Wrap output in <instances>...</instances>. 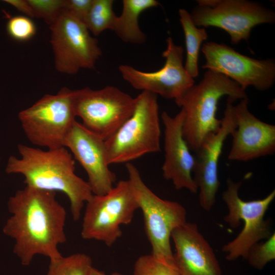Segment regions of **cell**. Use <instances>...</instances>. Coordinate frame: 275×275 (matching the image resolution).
<instances>
[{
	"label": "cell",
	"instance_id": "obj_1",
	"mask_svg": "<svg viewBox=\"0 0 275 275\" xmlns=\"http://www.w3.org/2000/svg\"><path fill=\"white\" fill-rule=\"evenodd\" d=\"M7 206L11 215L3 232L15 240L13 252L22 265L37 255L49 260L62 256L58 246L67 240L66 212L56 192L25 185L9 198Z\"/></svg>",
	"mask_w": 275,
	"mask_h": 275
},
{
	"label": "cell",
	"instance_id": "obj_2",
	"mask_svg": "<svg viewBox=\"0 0 275 275\" xmlns=\"http://www.w3.org/2000/svg\"><path fill=\"white\" fill-rule=\"evenodd\" d=\"M17 150L20 157H9L6 173L21 175L27 186L63 193L69 199L73 220L78 221L93 194L88 182L75 174L74 159L67 148L44 150L18 144Z\"/></svg>",
	"mask_w": 275,
	"mask_h": 275
},
{
	"label": "cell",
	"instance_id": "obj_3",
	"mask_svg": "<svg viewBox=\"0 0 275 275\" xmlns=\"http://www.w3.org/2000/svg\"><path fill=\"white\" fill-rule=\"evenodd\" d=\"M225 96L232 102L248 98L245 90L237 83L207 70L198 84L174 100L184 112L182 134L191 151L197 152L204 138L220 128L221 119L216 117L217 105Z\"/></svg>",
	"mask_w": 275,
	"mask_h": 275
},
{
	"label": "cell",
	"instance_id": "obj_4",
	"mask_svg": "<svg viewBox=\"0 0 275 275\" xmlns=\"http://www.w3.org/2000/svg\"><path fill=\"white\" fill-rule=\"evenodd\" d=\"M131 116L105 141L109 164L128 163L160 151L161 129L157 95L142 91Z\"/></svg>",
	"mask_w": 275,
	"mask_h": 275
},
{
	"label": "cell",
	"instance_id": "obj_5",
	"mask_svg": "<svg viewBox=\"0 0 275 275\" xmlns=\"http://www.w3.org/2000/svg\"><path fill=\"white\" fill-rule=\"evenodd\" d=\"M126 168L128 180L143 214L151 254L160 260L175 264L170 240L173 231L187 222L185 208L177 202L163 200L154 194L133 164L127 163Z\"/></svg>",
	"mask_w": 275,
	"mask_h": 275
},
{
	"label": "cell",
	"instance_id": "obj_6",
	"mask_svg": "<svg viewBox=\"0 0 275 275\" xmlns=\"http://www.w3.org/2000/svg\"><path fill=\"white\" fill-rule=\"evenodd\" d=\"M22 130L34 145L49 149L64 147L76 121L73 90L62 88L56 94H46L18 114Z\"/></svg>",
	"mask_w": 275,
	"mask_h": 275
},
{
	"label": "cell",
	"instance_id": "obj_7",
	"mask_svg": "<svg viewBox=\"0 0 275 275\" xmlns=\"http://www.w3.org/2000/svg\"><path fill=\"white\" fill-rule=\"evenodd\" d=\"M139 209L127 180H121L106 194L93 195L86 202L81 236L112 246L122 235L121 226L129 224Z\"/></svg>",
	"mask_w": 275,
	"mask_h": 275
},
{
	"label": "cell",
	"instance_id": "obj_8",
	"mask_svg": "<svg viewBox=\"0 0 275 275\" xmlns=\"http://www.w3.org/2000/svg\"><path fill=\"white\" fill-rule=\"evenodd\" d=\"M227 188L223 193L222 199L228 212L224 220L232 229L237 228L241 222L243 227L238 235L222 247L228 261H234L239 257L245 258L250 248L261 240L269 238L271 231L269 219L265 214L275 198V190L265 198L246 201L238 194L242 182H236L230 178L226 181Z\"/></svg>",
	"mask_w": 275,
	"mask_h": 275
},
{
	"label": "cell",
	"instance_id": "obj_9",
	"mask_svg": "<svg viewBox=\"0 0 275 275\" xmlns=\"http://www.w3.org/2000/svg\"><path fill=\"white\" fill-rule=\"evenodd\" d=\"M135 97L114 86L73 90L75 115L88 130L105 141L131 116Z\"/></svg>",
	"mask_w": 275,
	"mask_h": 275
},
{
	"label": "cell",
	"instance_id": "obj_10",
	"mask_svg": "<svg viewBox=\"0 0 275 275\" xmlns=\"http://www.w3.org/2000/svg\"><path fill=\"white\" fill-rule=\"evenodd\" d=\"M190 15L198 26L226 31L232 44L249 40L256 25L275 21V13L261 4L246 0H199Z\"/></svg>",
	"mask_w": 275,
	"mask_h": 275
},
{
	"label": "cell",
	"instance_id": "obj_11",
	"mask_svg": "<svg viewBox=\"0 0 275 275\" xmlns=\"http://www.w3.org/2000/svg\"><path fill=\"white\" fill-rule=\"evenodd\" d=\"M49 28L58 71L74 74L80 69L95 68L102 51L82 21L64 9Z\"/></svg>",
	"mask_w": 275,
	"mask_h": 275
},
{
	"label": "cell",
	"instance_id": "obj_12",
	"mask_svg": "<svg viewBox=\"0 0 275 275\" xmlns=\"http://www.w3.org/2000/svg\"><path fill=\"white\" fill-rule=\"evenodd\" d=\"M201 51L206 62L203 69L226 76L243 89L252 86L259 91H265L275 81L274 60H258L242 54L223 43L208 42Z\"/></svg>",
	"mask_w": 275,
	"mask_h": 275
},
{
	"label": "cell",
	"instance_id": "obj_13",
	"mask_svg": "<svg viewBox=\"0 0 275 275\" xmlns=\"http://www.w3.org/2000/svg\"><path fill=\"white\" fill-rule=\"evenodd\" d=\"M184 50L167 39V48L162 52L163 66L153 72L140 71L128 65H121L119 70L123 78L134 89L159 95L166 99L178 98L195 84L183 64Z\"/></svg>",
	"mask_w": 275,
	"mask_h": 275
},
{
	"label": "cell",
	"instance_id": "obj_14",
	"mask_svg": "<svg viewBox=\"0 0 275 275\" xmlns=\"http://www.w3.org/2000/svg\"><path fill=\"white\" fill-rule=\"evenodd\" d=\"M234 105L227 100L219 129L208 134L196 152L193 179L198 187L201 207L209 211L216 202L220 182L218 162L225 141L237 127Z\"/></svg>",
	"mask_w": 275,
	"mask_h": 275
},
{
	"label": "cell",
	"instance_id": "obj_15",
	"mask_svg": "<svg viewBox=\"0 0 275 275\" xmlns=\"http://www.w3.org/2000/svg\"><path fill=\"white\" fill-rule=\"evenodd\" d=\"M85 170L93 195H103L114 186L115 174L109 168L105 141L75 121L64 143Z\"/></svg>",
	"mask_w": 275,
	"mask_h": 275
},
{
	"label": "cell",
	"instance_id": "obj_16",
	"mask_svg": "<svg viewBox=\"0 0 275 275\" xmlns=\"http://www.w3.org/2000/svg\"><path fill=\"white\" fill-rule=\"evenodd\" d=\"M160 117L164 125L163 177L177 190L184 188L197 193L198 189L193 176L195 158L182 134L184 110L181 108L174 117L163 112Z\"/></svg>",
	"mask_w": 275,
	"mask_h": 275
},
{
	"label": "cell",
	"instance_id": "obj_17",
	"mask_svg": "<svg viewBox=\"0 0 275 275\" xmlns=\"http://www.w3.org/2000/svg\"><path fill=\"white\" fill-rule=\"evenodd\" d=\"M248 104V98H245L234 106L237 127L231 134L230 160L247 161L275 152V125L257 118Z\"/></svg>",
	"mask_w": 275,
	"mask_h": 275
},
{
	"label": "cell",
	"instance_id": "obj_18",
	"mask_svg": "<svg viewBox=\"0 0 275 275\" xmlns=\"http://www.w3.org/2000/svg\"><path fill=\"white\" fill-rule=\"evenodd\" d=\"M171 238L180 275H222L213 249L196 224L187 222L173 231Z\"/></svg>",
	"mask_w": 275,
	"mask_h": 275
},
{
	"label": "cell",
	"instance_id": "obj_19",
	"mask_svg": "<svg viewBox=\"0 0 275 275\" xmlns=\"http://www.w3.org/2000/svg\"><path fill=\"white\" fill-rule=\"evenodd\" d=\"M120 15L117 16L112 31L125 43L141 44L146 35L140 29L139 18L145 10L158 7L156 0H123Z\"/></svg>",
	"mask_w": 275,
	"mask_h": 275
},
{
	"label": "cell",
	"instance_id": "obj_20",
	"mask_svg": "<svg viewBox=\"0 0 275 275\" xmlns=\"http://www.w3.org/2000/svg\"><path fill=\"white\" fill-rule=\"evenodd\" d=\"M179 20L185 36L186 57L184 68L194 78L199 74L198 59L202 43L207 40L208 34L204 28L197 26L190 14L184 9L178 11Z\"/></svg>",
	"mask_w": 275,
	"mask_h": 275
},
{
	"label": "cell",
	"instance_id": "obj_21",
	"mask_svg": "<svg viewBox=\"0 0 275 275\" xmlns=\"http://www.w3.org/2000/svg\"><path fill=\"white\" fill-rule=\"evenodd\" d=\"M113 0H93L84 23L95 36L106 30L112 31L117 16L113 10Z\"/></svg>",
	"mask_w": 275,
	"mask_h": 275
},
{
	"label": "cell",
	"instance_id": "obj_22",
	"mask_svg": "<svg viewBox=\"0 0 275 275\" xmlns=\"http://www.w3.org/2000/svg\"><path fill=\"white\" fill-rule=\"evenodd\" d=\"M93 267L89 255L77 253L50 260L46 275H89Z\"/></svg>",
	"mask_w": 275,
	"mask_h": 275
},
{
	"label": "cell",
	"instance_id": "obj_23",
	"mask_svg": "<svg viewBox=\"0 0 275 275\" xmlns=\"http://www.w3.org/2000/svg\"><path fill=\"white\" fill-rule=\"evenodd\" d=\"M133 275H180L175 264L160 260L152 254L140 256L134 262Z\"/></svg>",
	"mask_w": 275,
	"mask_h": 275
},
{
	"label": "cell",
	"instance_id": "obj_24",
	"mask_svg": "<svg viewBox=\"0 0 275 275\" xmlns=\"http://www.w3.org/2000/svg\"><path fill=\"white\" fill-rule=\"evenodd\" d=\"M254 268L262 270L270 261L275 259V233L264 241H259L249 249L245 258Z\"/></svg>",
	"mask_w": 275,
	"mask_h": 275
},
{
	"label": "cell",
	"instance_id": "obj_25",
	"mask_svg": "<svg viewBox=\"0 0 275 275\" xmlns=\"http://www.w3.org/2000/svg\"><path fill=\"white\" fill-rule=\"evenodd\" d=\"M35 17L43 19L51 25L64 10L65 0H28Z\"/></svg>",
	"mask_w": 275,
	"mask_h": 275
},
{
	"label": "cell",
	"instance_id": "obj_26",
	"mask_svg": "<svg viewBox=\"0 0 275 275\" xmlns=\"http://www.w3.org/2000/svg\"><path fill=\"white\" fill-rule=\"evenodd\" d=\"M7 31L14 39L25 41L35 35L36 26L31 18L25 16H16L9 19Z\"/></svg>",
	"mask_w": 275,
	"mask_h": 275
},
{
	"label": "cell",
	"instance_id": "obj_27",
	"mask_svg": "<svg viewBox=\"0 0 275 275\" xmlns=\"http://www.w3.org/2000/svg\"><path fill=\"white\" fill-rule=\"evenodd\" d=\"M93 0H65V10L84 22L88 15Z\"/></svg>",
	"mask_w": 275,
	"mask_h": 275
},
{
	"label": "cell",
	"instance_id": "obj_28",
	"mask_svg": "<svg viewBox=\"0 0 275 275\" xmlns=\"http://www.w3.org/2000/svg\"><path fill=\"white\" fill-rule=\"evenodd\" d=\"M6 3L12 5L18 11L30 18H34L33 10L28 0H5Z\"/></svg>",
	"mask_w": 275,
	"mask_h": 275
},
{
	"label": "cell",
	"instance_id": "obj_29",
	"mask_svg": "<svg viewBox=\"0 0 275 275\" xmlns=\"http://www.w3.org/2000/svg\"><path fill=\"white\" fill-rule=\"evenodd\" d=\"M89 275H123L118 272H114L111 274H107L104 272L98 270V269L93 267L91 270Z\"/></svg>",
	"mask_w": 275,
	"mask_h": 275
}]
</instances>
